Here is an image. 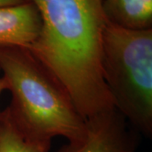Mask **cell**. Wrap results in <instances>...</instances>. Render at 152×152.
Instances as JSON below:
<instances>
[{
	"label": "cell",
	"instance_id": "8",
	"mask_svg": "<svg viewBox=\"0 0 152 152\" xmlns=\"http://www.w3.org/2000/svg\"><path fill=\"white\" fill-rule=\"evenodd\" d=\"M0 72H1V71H0ZM5 90H7V84H6L4 77L1 75L0 76V96H1L2 92H3L4 91H5ZM0 112H1V111H0Z\"/></svg>",
	"mask_w": 152,
	"mask_h": 152
},
{
	"label": "cell",
	"instance_id": "6",
	"mask_svg": "<svg viewBox=\"0 0 152 152\" xmlns=\"http://www.w3.org/2000/svg\"><path fill=\"white\" fill-rule=\"evenodd\" d=\"M52 140L29 135L10 107L0 112V152H49Z\"/></svg>",
	"mask_w": 152,
	"mask_h": 152
},
{
	"label": "cell",
	"instance_id": "3",
	"mask_svg": "<svg viewBox=\"0 0 152 152\" xmlns=\"http://www.w3.org/2000/svg\"><path fill=\"white\" fill-rule=\"evenodd\" d=\"M113 107L86 119L81 139L69 142L58 152H135L139 139Z\"/></svg>",
	"mask_w": 152,
	"mask_h": 152
},
{
	"label": "cell",
	"instance_id": "7",
	"mask_svg": "<svg viewBox=\"0 0 152 152\" xmlns=\"http://www.w3.org/2000/svg\"><path fill=\"white\" fill-rule=\"evenodd\" d=\"M29 2V0H0V7L17 5Z\"/></svg>",
	"mask_w": 152,
	"mask_h": 152
},
{
	"label": "cell",
	"instance_id": "1",
	"mask_svg": "<svg viewBox=\"0 0 152 152\" xmlns=\"http://www.w3.org/2000/svg\"><path fill=\"white\" fill-rule=\"evenodd\" d=\"M0 71L12 100L10 108L23 129L38 140L81 139L86 119L70 94L26 47L0 43Z\"/></svg>",
	"mask_w": 152,
	"mask_h": 152
},
{
	"label": "cell",
	"instance_id": "5",
	"mask_svg": "<svg viewBox=\"0 0 152 152\" xmlns=\"http://www.w3.org/2000/svg\"><path fill=\"white\" fill-rule=\"evenodd\" d=\"M107 20L120 27L145 31L152 29V0H103Z\"/></svg>",
	"mask_w": 152,
	"mask_h": 152
},
{
	"label": "cell",
	"instance_id": "4",
	"mask_svg": "<svg viewBox=\"0 0 152 152\" xmlns=\"http://www.w3.org/2000/svg\"><path fill=\"white\" fill-rule=\"evenodd\" d=\"M41 28L39 11L31 1L0 7V43L29 48L37 39Z\"/></svg>",
	"mask_w": 152,
	"mask_h": 152
},
{
	"label": "cell",
	"instance_id": "2",
	"mask_svg": "<svg viewBox=\"0 0 152 152\" xmlns=\"http://www.w3.org/2000/svg\"><path fill=\"white\" fill-rule=\"evenodd\" d=\"M102 70L113 105L134 129L152 135V29L134 31L107 22Z\"/></svg>",
	"mask_w": 152,
	"mask_h": 152
}]
</instances>
